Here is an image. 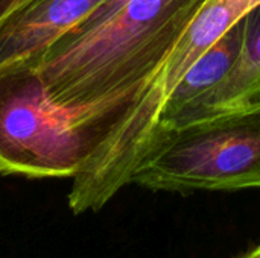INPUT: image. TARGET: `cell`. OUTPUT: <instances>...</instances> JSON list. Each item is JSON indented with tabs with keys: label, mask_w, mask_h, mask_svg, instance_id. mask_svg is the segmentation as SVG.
I'll return each instance as SVG.
<instances>
[{
	"label": "cell",
	"mask_w": 260,
	"mask_h": 258,
	"mask_svg": "<svg viewBox=\"0 0 260 258\" xmlns=\"http://www.w3.org/2000/svg\"><path fill=\"white\" fill-rule=\"evenodd\" d=\"M107 0H30L0 24V65L41 56L66 33L84 23Z\"/></svg>",
	"instance_id": "cell-5"
},
{
	"label": "cell",
	"mask_w": 260,
	"mask_h": 258,
	"mask_svg": "<svg viewBox=\"0 0 260 258\" xmlns=\"http://www.w3.org/2000/svg\"><path fill=\"white\" fill-rule=\"evenodd\" d=\"M129 184L177 193L260 189V108L157 134Z\"/></svg>",
	"instance_id": "cell-3"
},
{
	"label": "cell",
	"mask_w": 260,
	"mask_h": 258,
	"mask_svg": "<svg viewBox=\"0 0 260 258\" xmlns=\"http://www.w3.org/2000/svg\"><path fill=\"white\" fill-rule=\"evenodd\" d=\"M238 258H260V245H257L256 248L250 249L248 252H245L244 255H241V257Z\"/></svg>",
	"instance_id": "cell-9"
},
{
	"label": "cell",
	"mask_w": 260,
	"mask_h": 258,
	"mask_svg": "<svg viewBox=\"0 0 260 258\" xmlns=\"http://www.w3.org/2000/svg\"><path fill=\"white\" fill-rule=\"evenodd\" d=\"M91 157L72 109L47 96L37 67L0 65V175L73 178Z\"/></svg>",
	"instance_id": "cell-4"
},
{
	"label": "cell",
	"mask_w": 260,
	"mask_h": 258,
	"mask_svg": "<svg viewBox=\"0 0 260 258\" xmlns=\"http://www.w3.org/2000/svg\"><path fill=\"white\" fill-rule=\"evenodd\" d=\"M254 108H260V3L244 14L242 44L229 73L215 88L189 105L155 135L195 120Z\"/></svg>",
	"instance_id": "cell-6"
},
{
	"label": "cell",
	"mask_w": 260,
	"mask_h": 258,
	"mask_svg": "<svg viewBox=\"0 0 260 258\" xmlns=\"http://www.w3.org/2000/svg\"><path fill=\"white\" fill-rule=\"evenodd\" d=\"M30 0H0V24L15 11L27 5Z\"/></svg>",
	"instance_id": "cell-8"
},
{
	"label": "cell",
	"mask_w": 260,
	"mask_h": 258,
	"mask_svg": "<svg viewBox=\"0 0 260 258\" xmlns=\"http://www.w3.org/2000/svg\"><path fill=\"white\" fill-rule=\"evenodd\" d=\"M253 5V0H210L201 9L158 67L129 117L73 176L67 198L73 214L99 211L122 187L129 184L177 84L189 67Z\"/></svg>",
	"instance_id": "cell-2"
},
{
	"label": "cell",
	"mask_w": 260,
	"mask_h": 258,
	"mask_svg": "<svg viewBox=\"0 0 260 258\" xmlns=\"http://www.w3.org/2000/svg\"><path fill=\"white\" fill-rule=\"evenodd\" d=\"M257 3H260V0H254V5H257ZM254 5H253V6H254Z\"/></svg>",
	"instance_id": "cell-10"
},
{
	"label": "cell",
	"mask_w": 260,
	"mask_h": 258,
	"mask_svg": "<svg viewBox=\"0 0 260 258\" xmlns=\"http://www.w3.org/2000/svg\"><path fill=\"white\" fill-rule=\"evenodd\" d=\"M209 2L126 0L94 27L59 38L37 64L47 96L64 108L120 96L133 113L165 58Z\"/></svg>",
	"instance_id": "cell-1"
},
{
	"label": "cell",
	"mask_w": 260,
	"mask_h": 258,
	"mask_svg": "<svg viewBox=\"0 0 260 258\" xmlns=\"http://www.w3.org/2000/svg\"><path fill=\"white\" fill-rule=\"evenodd\" d=\"M242 33H244V15L238 18L189 67V70L184 73L181 81L177 84V87L168 97L152 137L158 129L166 126L174 117H177L181 111H184L189 105H192L195 100H198L203 94L215 88L222 81V78L229 73V70L232 68V65L238 58L242 44Z\"/></svg>",
	"instance_id": "cell-7"
}]
</instances>
